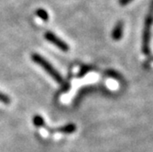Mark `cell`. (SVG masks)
<instances>
[{"instance_id": "obj_1", "label": "cell", "mask_w": 153, "mask_h": 152, "mask_svg": "<svg viewBox=\"0 0 153 152\" xmlns=\"http://www.w3.org/2000/svg\"><path fill=\"white\" fill-rule=\"evenodd\" d=\"M31 59L32 61L37 63L38 65H39L41 68L43 69L44 71L47 72V73L53 79L56 81L58 84H62L63 82V79H62V76L60 74V73H58V71L55 69L46 59H44L42 56H40L39 54L38 53H33L31 55Z\"/></svg>"}, {"instance_id": "obj_2", "label": "cell", "mask_w": 153, "mask_h": 152, "mask_svg": "<svg viewBox=\"0 0 153 152\" xmlns=\"http://www.w3.org/2000/svg\"><path fill=\"white\" fill-rule=\"evenodd\" d=\"M153 23V0L150 5L149 14L147 16L144 30H143V38H142V50L146 55L149 54V40H150V29Z\"/></svg>"}, {"instance_id": "obj_3", "label": "cell", "mask_w": 153, "mask_h": 152, "mask_svg": "<svg viewBox=\"0 0 153 152\" xmlns=\"http://www.w3.org/2000/svg\"><path fill=\"white\" fill-rule=\"evenodd\" d=\"M45 39L50 41L51 43H52L53 45H55L57 48H59L60 50H62V51H68L69 50V46L68 44L63 41L62 39H60L58 36H56L54 33L51 32V31H47L44 35Z\"/></svg>"}, {"instance_id": "obj_4", "label": "cell", "mask_w": 153, "mask_h": 152, "mask_svg": "<svg viewBox=\"0 0 153 152\" xmlns=\"http://www.w3.org/2000/svg\"><path fill=\"white\" fill-rule=\"evenodd\" d=\"M49 130L50 133H54V132H58V133H62V134H72L75 131L76 129V126L74 124H68V125H65L63 127L58 128H47Z\"/></svg>"}, {"instance_id": "obj_5", "label": "cell", "mask_w": 153, "mask_h": 152, "mask_svg": "<svg viewBox=\"0 0 153 152\" xmlns=\"http://www.w3.org/2000/svg\"><path fill=\"white\" fill-rule=\"evenodd\" d=\"M123 27H124V25H123V22L122 21H119L116 25L115 29L113 30V32H112V38L115 40H119L122 38V35H123Z\"/></svg>"}, {"instance_id": "obj_6", "label": "cell", "mask_w": 153, "mask_h": 152, "mask_svg": "<svg viewBox=\"0 0 153 152\" xmlns=\"http://www.w3.org/2000/svg\"><path fill=\"white\" fill-rule=\"evenodd\" d=\"M33 124L36 128H45V121L39 115H35L33 117Z\"/></svg>"}, {"instance_id": "obj_7", "label": "cell", "mask_w": 153, "mask_h": 152, "mask_svg": "<svg viewBox=\"0 0 153 152\" xmlns=\"http://www.w3.org/2000/svg\"><path fill=\"white\" fill-rule=\"evenodd\" d=\"M36 15L41 19L43 21H47L49 19V15H48V12L45 10V9H42V8H39L38 10H36Z\"/></svg>"}, {"instance_id": "obj_8", "label": "cell", "mask_w": 153, "mask_h": 152, "mask_svg": "<svg viewBox=\"0 0 153 152\" xmlns=\"http://www.w3.org/2000/svg\"><path fill=\"white\" fill-rule=\"evenodd\" d=\"M0 103L5 104V105H9L11 103V99L8 95H7L6 93L0 92Z\"/></svg>"}, {"instance_id": "obj_9", "label": "cell", "mask_w": 153, "mask_h": 152, "mask_svg": "<svg viewBox=\"0 0 153 152\" xmlns=\"http://www.w3.org/2000/svg\"><path fill=\"white\" fill-rule=\"evenodd\" d=\"M131 1H132V0H119V4L121 6H126L128 4H129Z\"/></svg>"}]
</instances>
